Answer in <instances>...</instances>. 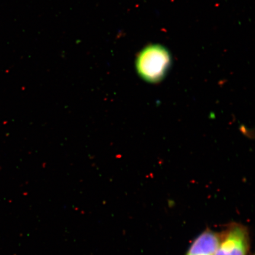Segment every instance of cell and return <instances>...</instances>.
I'll use <instances>...</instances> for the list:
<instances>
[{"label": "cell", "instance_id": "cell-1", "mask_svg": "<svg viewBox=\"0 0 255 255\" xmlns=\"http://www.w3.org/2000/svg\"><path fill=\"white\" fill-rule=\"evenodd\" d=\"M171 63V56L167 49L158 44L149 46L137 57L136 69L145 81L157 83L162 81Z\"/></svg>", "mask_w": 255, "mask_h": 255}, {"label": "cell", "instance_id": "cell-2", "mask_svg": "<svg viewBox=\"0 0 255 255\" xmlns=\"http://www.w3.org/2000/svg\"><path fill=\"white\" fill-rule=\"evenodd\" d=\"M249 236L246 228L233 224L221 237L215 255H247Z\"/></svg>", "mask_w": 255, "mask_h": 255}, {"label": "cell", "instance_id": "cell-3", "mask_svg": "<svg viewBox=\"0 0 255 255\" xmlns=\"http://www.w3.org/2000/svg\"><path fill=\"white\" fill-rule=\"evenodd\" d=\"M220 240L218 233L207 229L194 240L186 255H215Z\"/></svg>", "mask_w": 255, "mask_h": 255}]
</instances>
